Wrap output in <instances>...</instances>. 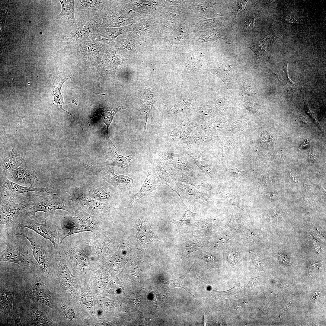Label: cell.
Listing matches in <instances>:
<instances>
[{
    "instance_id": "cell-1",
    "label": "cell",
    "mask_w": 326,
    "mask_h": 326,
    "mask_svg": "<svg viewBox=\"0 0 326 326\" xmlns=\"http://www.w3.org/2000/svg\"><path fill=\"white\" fill-rule=\"evenodd\" d=\"M16 235L23 236L29 241L33 256L39 267L40 274L47 278L50 277L53 273L54 254L52 243L32 230L25 227L18 229Z\"/></svg>"
},
{
    "instance_id": "cell-2",
    "label": "cell",
    "mask_w": 326,
    "mask_h": 326,
    "mask_svg": "<svg viewBox=\"0 0 326 326\" xmlns=\"http://www.w3.org/2000/svg\"><path fill=\"white\" fill-rule=\"evenodd\" d=\"M6 248L0 251V262H8L40 273L39 266L33 256L29 241L20 235L4 240Z\"/></svg>"
},
{
    "instance_id": "cell-3",
    "label": "cell",
    "mask_w": 326,
    "mask_h": 326,
    "mask_svg": "<svg viewBox=\"0 0 326 326\" xmlns=\"http://www.w3.org/2000/svg\"><path fill=\"white\" fill-rule=\"evenodd\" d=\"M45 217L44 223H41L25 215L22 212L16 221L15 226L17 229L23 227L32 230L49 240L54 246L55 252L61 254L62 250L60 238L66 234L67 229H62V220H54L50 218L49 215Z\"/></svg>"
},
{
    "instance_id": "cell-4",
    "label": "cell",
    "mask_w": 326,
    "mask_h": 326,
    "mask_svg": "<svg viewBox=\"0 0 326 326\" xmlns=\"http://www.w3.org/2000/svg\"><path fill=\"white\" fill-rule=\"evenodd\" d=\"M25 194L26 199L32 203V206L24 209L22 213L30 218L37 221L38 217L36 213L42 212L45 213V217L53 213L57 209L65 210L72 214L73 209L66 201L56 194L43 196L31 193Z\"/></svg>"
},
{
    "instance_id": "cell-5",
    "label": "cell",
    "mask_w": 326,
    "mask_h": 326,
    "mask_svg": "<svg viewBox=\"0 0 326 326\" xmlns=\"http://www.w3.org/2000/svg\"><path fill=\"white\" fill-rule=\"evenodd\" d=\"M31 205V202L27 199L17 203L14 200L0 199L1 238L4 240L16 236L15 222L25 208Z\"/></svg>"
},
{
    "instance_id": "cell-6",
    "label": "cell",
    "mask_w": 326,
    "mask_h": 326,
    "mask_svg": "<svg viewBox=\"0 0 326 326\" xmlns=\"http://www.w3.org/2000/svg\"><path fill=\"white\" fill-rule=\"evenodd\" d=\"M75 212L74 216L62 220V229L69 231L61 239V244L65 238L74 234L86 232L94 233L103 229L98 218L87 213L80 206H76Z\"/></svg>"
},
{
    "instance_id": "cell-7",
    "label": "cell",
    "mask_w": 326,
    "mask_h": 326,
    "mask_svg": "<svg viewBox=\"0 0 326 326\" xmlns=\"http://www.w3.org/2000/svg\"><path fill=\"white\" fill-rule=\"evenodd\" d=\"M74 26V29L67 38L68 43L76 46L87 40L101 26L102 19L99 14L82 17Z\"/></svg>"
},
{
    "instance_id": "cell-8",
    "label": "cell",
    "mask_w": 326,
    "mask_h": 326,
    "mask_svg": "<svg viewBox=\"0 0 326 326\" xmlns=\"http://www.w3.org/2000/svg\"><path fill=\"white\" fill-rule=\"evenodd\" d=\"M105 44L87 40L75 46L77 53L85 66L94 67L99 63L106 49Z\"/></svg>"
},
{
    "instance_id": "cell-9",
    "label": "cell",
    "mask_w": 326,
    "mask_h": 326,
    "mask_svg": "<svg viewBox=\"0 0 326 326\" xmlns=\"http://www.w3.org/2000/svg\"><path fill=\"white\" fill-rule=\"evenodd\" d=\"M35 273L31 286L25 292V294L33 302L46 306L53 310L56 306L54 295L46 287L39 275Z\"/></svg>"
},
{
    "instance_id": "cell-10",
    "label": "cell",
    "mask_w": 326,
    "mask_h": 326,
    "mask_svg": "<svg viewBox=\"0 0 326 326\" xmlns=\"http://www.w3.org/2000/svg\"><path fill=\"white\" fill-rule=\"evenodd\" d=\"M44 192L53 194L55 191L52 186L44 188H36L32 186L27 187L21 186L9 180L5 176L0 175V194L5 193L7 200H14L21 193L30 192Z\"/></svg>"
},
{
    "instance_id": "cell-11",
    "label": "cell",
    "mask_w": 326,
    "mask_h": 326,
    "mask_svg": "<svg viewBox=\"0 0 326 326\" xmlns=\"http://www.w3.org/2000/svg\"><path fill=\"white\" fill-rule=\"evenodd\" d=\"M100 15L102 19L101 26L116 28L127 25L131 22L130 18L125 15V13L117 7L106 6Z\"/></svg>"
},
{
    "instance_id": "cell-12",
    "label": "cell",
    "mask_w": 326,
    "mask_h": 326,
    "mask_svg": "<svg viewBox=\"0 0 326 326\" xmlns=\"http://www.w3.org/2000/svg\"><path fill=\"white\" fill-rule=\"evenodd\" d=\"M125 32L123 27L111 28L100 26L87 40L105 43L110 46L115 44V40L117 37Z\"/></svg>"
},
{
    "instance_id": "cell-13",
    "label": "cell",
    "mask_w": 326,
    "mask_h": 326,
    "mask_svg": "<svg viewBox=\"0 0 326 326\" xmlns=\"http://www.w3.org/2000/svg\"><path fill=\"white\" fill-rule=\"evenodd\" d=\"M157 178L154 168L149 165L147 177L140 190L133 196L132 204L136 203L143 197L150 196L154 193L157 188Z\"/></svg>"
},
{
    "instance_id": "cell-14",
    "label": "cell",
    "mask_w": 326,
    "mask_h": 326,
    "mask_svg": "<svg viewBox=\"0 0 326 326\" xmlns=\"http://www.w3.org/2000/svg\"><path fill=\"white\" fill-rule=\"evenodd\" d=\"M7 176H8L10 180L18 184H29L33 186L38 181L35 171L27 170L23 166L14 170Z\"/></svg>"
},
{
    "instance_id": "cell-15",
    "label": "cell",
    "mask_w": 326,
    "mask_h": 326,
    "mask_svg": "<svg viewBox=\"0 0 326 326\" xmlns=\"http://www.w3.org/2000/svg\"><path fill=\"white\" fill-rule=\"evenodd\" d=\"M123 106L109 104L102 108H98L92 113L90 119L95 117L100 118L107 127V133L108 139L111 145L115 147L110 139L108 133V128L115 115L120 110L124 109Z\"/></svg>"
},
{
    "instance_id": "cell-16",
    "label": "cell",
    "mask_w": 326,
    "mask_h": 326,
    "mask_svg": "<svg viewBox=\"0 0 326 326\" xmlns=\"http://www.w3.org/2000/svg\"><path fill=\"white\" fill-rule=\"evenodd\" d=\"M103 0H75V12L85 13L86 16L100 14L106 7Z\"/></svg>"
},
{
    "instance_id": "cell-17",
    "label": "cell",
    "mask_w": 326,
    "mask_h": 326,
    "mask_svg": "<svg viewBox=\"0 0 326 326\" xmlns=\"http://www.w3.org/2000/svg\"><path fill=\"white\" fill-rule=\"evenodd\" d=\"M78 202L85 206L88 212L98 217L103 215L109 213L111 210V206L96 201L91 198L85 197L82 195L78 196Z\"/></svg>"
},
{
    "instance_id": "cell-18",
    "label": "cell",
    "mask_w": 326,
    "mask_h": 326,
    "mask_svg": "<svg viewBox=\"0 0 326 326\" xmlns=\"http://www.w3.org/2000/svg\"><path fill=\"white\" fill-rule=\"evenodd\" d=\"M14 289L10 288H1L0 310L4 315L13 317L18 312L14 305Z\"/></svg>"
},
{
    "instance_id": "cell-19",
    "label": "cell",
    "mask_w": 326,
    "mask_h": 326,
    "mask_svg": "<svg viewBox=\"0 0 326 326\" xmlns=\"http://www.w3.org/2000/svg\"><path fill=\"white\" fill-rule=\"evenodd\" d=\"M121 58L113 48L106 49L104 53L102 62L98 67L101 72H108L117 69L121 64Z\"/></svg>"
},
{
    "instance_id": "cell-20",
    "label": "cell",
    "mask_w": 326,
    "mask_h": 326,
    "mask_svg": "<svg viewBox=\"0 0 326 326\" xmlns=\"http://www.w3.org/2000/svg\"><path fill=\"white\" fill-rule=\"evenodd\" d=\"M24 159L22 156L12 151L5 155L1 163V175L6 176L14 170L18 168L23 162Z\"/></svg>"
},
{
    "instance_id": "cell-21",
    "label": "cell",
    "mask_w": 326,
    "mask_h": 326,
    "mask_svg": "<svg viewBox=\"0 0 326 326\" xmlns=\"http://www.w3.org/2000/svg\"><path fill=\"white\" fill-rule=\"evenodd\" d=\"M28 313L27 319L28 325L50 326L53 324L47 313L40 309L37 305L32 307Z\"/></svg>"
},
{
    "instance_id": "cell-22",
    "label": "cell",
    "mask_w": 326,
    "mask_h": 326,
    "mask_svg": "<svg viewBox=\"0 0 326 326\" xmlns=\"http://www.w3.org/2000/svg\"><path fill=\"white\" fill-rule=\"evenodd\" d=\"M155 102L154 94L152 89L148 86L143 90L141 95L140 101V105L146 116V120L144 126V130L145 131L146 124L149 118L153 119L152 114V109Z\"/></svg>"
},
{
    "instance_id": "cell-23",
    "label": "cell",
    "mask_w": 326,
    "mask_h": 326,
    "mask_svg": "<svg viewBox=\"0 0 326 326\" xmlns=\"http://www.w3.org/2000/svg\"><path fill=\"white\" fill-rule=\"evenodd\" d=\"M138 238L144 243L150 242L158 238V234L142 218L137 221Z\"/></svg>"
},
{
    "instance_id": "cell-24",
    "label": "cell",
    "mask_w": 326,
    "mask_h": 326,
    "mask_svg": "<svg viewBox=\"0 0 326 326\" xmlns=\"http://www.w3.org/2000/svg\"><path fill=\"white\" fill-rule=\"evenodd\" d=\"M116 148L113 145L109 147V161L110 165L120 168L126 170L129 168V163L133 159L135 155V152L126 156L118 154L115 149Z\"/></svg>"
},
{
    "instance_id": "cell-25",
    "label": "cell",
    "mask_w": 326,
    "mask_h": 326,
    "mask_svg": "<svg viewBox=\"0 0 326 326\" xmlns=\"http://www.w3.org/2000/svg\"><path fill=\"white\" fill-rule=\"evenodd\" d=\"M154 164V170L159 180L167 183H170L173 179V172L165 162L161 160H156Z\"/></svg>"
},
{
    "instance_id": "cell-26",
    "label": "cell",
    "mask_w": 326,
    "mask_h": 326,
    "mask_svg": "<svg viewBox=\"0 0 326 326\" xmlns=\"http://www.w3.org/2000/svg\"><path fill=\"white\" fill-rule=\"evenodd\" d=\"M59 1L62 5V10L59 15V18L74 26L76 22L75 17V0H59Z\"/></svg>"
},
{
    "instance_id": "cell-27",
    "label": "cell",
    "mask_w": 326,
    "mask_h": 326,
    "mask_svg": "<svg viewBox=\"0 0 326 326\" xmlns=\"http://www.w3.org/2000/svg\"><path fill=\"white\" fill-rule=\"evenodd\" d=\"M210 71L222 80L227 89L232 82L233 71L229 64L225 63L220 65L214 69H210Z\"/></svg>"
},
{
    "instance_id": "cell-28",
    "label": "cell",
    "mask_w": 326,
    "mask_h": 326,
    "mask_svg": "<svg viewBox=\"0 0 326 326\" xmlns=\"http://www.w3.org/2000/svg\"><path fill=\"white\" fill-rule=\"evenodd\" d=\"M69 79V78L66 76H62L59 77L55 82L52 90V94L53 95L54 101L56 104L58 105L60 109L67 112L71 116L74 121L80 124L75 119L72 113L65 110L62 108V106L64 104L63 98L62 95L61 90L62 86L64 82Z\"/></svg>"
},
{
    "instance_id": "cell-29",
    "label": "cell",
    "mask_w": 326,
    "mask_h": 326,
    "mask_svg": "<svg viewBox=\"0 0 326 326\" xmlns=\"http://www.w3.org/2000/svg\"><path fill=\"white\" fill-rule=\"evenodd\" d=\"M193 101L190 99H184L173 105H163V110L164 113L168 114H177L188 111L192 108Z\"/></svg>"
},
{
    "instance_id": "cell-30",
    "label": "cell",
    "mask_w": 326,
    "mask_h": 326,
    "mask_svg": "<svg viewBox=\"0 0 326 326\" xmlns=\"http://www.w3.org/2000/svg\"><path fill=\"white\" fill-rule=\"evenodd\" d=\"M271 42L270 35H268L263 40L249 44L248 47L251 49L255 53L257 57L259 58L266 53Z\"/></svg>"
},
{
    "instance_id": "cell-31",
    "label": "cell",
    "mask_w": 326,
    "mask_h": 326,
    "mask_svg": "<svg viewBox=\"0 0 326 326\" xmlns=\"http://www.w3.org/2000/svg\"><path fill=\"white\" fill-rule=\"evenodd\" d=\"M196 217L195 213H193L189 210L186 212L183 218L180 221H175L168 216V221L174 223L179 229H181L189 227L194 221Z\"/></svg>"
},
{
    "instance_id": "cell-32",
    "label": "cell",
    "mask_w": 326,
    "mask_h": 326,
    "mask_svg": "<svg viewBox=\"0 0 326 326\" xmlns=\"http://www.w3.org/2000/svg\"><path fill=\"white\" fill-rule=\"evenodd\" d=\"M109 175L112 181L121 186H130L133 183L134 180L127 175H117L114 171L110 172Z\"/></svg>"
},
{
    "instance_id": "cell-33",
    "label": "cell",
    "mask_w": 326,
    "mask_h": 326,
    "mask_svg": "<svg viewBox=\"0 0 326 326\" xmlns=\"http://www.w3.org/2000/svg\"><path fill=\"white\" fill-rule=\"evenodd\" d=\"M221 196L227 201L232 205L238 207L243 211L244 210V205L242 200L239 197L235 195L230 193L226 192L221 193Z\"/></svg>"
},
{
    "instance_id": "cell-34",
    "label": "cell",
    "mask_w": 326,
    "mask_h": 326,
    "mask_svg": "<svg viewBox=\"0 0 326 326\" xmlns=\"http://www.w3.org/2000/svg\"><path fill=\"white\" fill-rule=\"evenodd\" d=\"M92 196L96 198L102 200H108L110 199L111 194L108 190L101 187L94 188L91 191Z\"/></svg>"
},
{
    "instance_id": "cell-35",
    "label": "cell",
    "mask_w": 326,
    "mask_h": 326,
    "mask_svg": "<svg viewBox=\"0 0 326 326\" xmlns=\"http://www.w3.org/2000/svg\"><path fill=\"white\" fill-rule=\"evenodd\" d=\"M287 63L283 64V70L280 76L276 75V77L285 86L291 87L294 86L295 84L289 78L287 71Z\"/></svg>"
},
{
    "instance_id": "cell-36",
    "label": "cell",
    "mask_w": 326,
    "mask_h": 326,
    "mask_svg": "<svg viewBox=\"0 0 326 326\" xmlns=\"http://www.w3.org/2000/svg\"><path fill=\"white\" fill-rule=\"evenodd\" d=\"M190 268L191 267H190L184 274L180 277L175 279L168 281V284L172 287L181 288L184 289L186 291L191 294L195 299H196L200 304V302L195 296L191 293L190 291H188L187 290L188 289H187L186 286L182 284L181 283L183 280L186 277L187 274L188 273L190 270Z\"/></svg>"
},
{
    "instance_id": "cell-37",
    "label": "cell",
    "mask_w": 326,
    "mask_h": 326,
    "mask_svg": "<svg viewBox=\"0 0 326 326\" xmlns=\"http://www.w3.org/2000/svg\"><path fill=\"white\" fill-rule=\"evenodd\" d=\"M202 247L201 244L198 242H193L186 243L182 250V259L192 252L198 250Z\"/></svg>"
},
{
    "instance_id": "cell-38",
    "label": "cell",
    "mask_w": 326,
    "mask_h": 326,
    "mask_svg": "<svg viewBox=\"0 0 326 326\" xmlns=\"http://www.w3.org/2000/svg\"><path fill=\"white\" fill-rule=\"evenodd\" d=\"M227 172L229 176L236 178L245 176L246 174L244 171L239 170L236 168L232 169H228Z\"/></svg>"
},
{
    "instance_id": "cell-39",
    "label": "cell",
    "mask_w": 326,
    "mask_h": 326,
    "mask_svg": "<svg viewBox=\"0 0 326 326\" xmlns=\"http://www.w3.org/2000/svg\"><path fill=\"white\" fill-rule=\"evenodd\" d=\"M247 2L245 0L237 1L236 2L234 10L235 14L237 15L239 12L245 9Z\"/></svg>"
},
{
    "instance_id": "cell-40",
    "label": "cell",
    "mask_w": 326,
    "mask_h": 326,
    "mask_svg": "<svg viewBox=\"0 0 326 326\" xmlns=\"http://www.w3.org/2000/svg\"><path fill=\"white\" fill-rule=\"evenodd\" d=\"M62 308L66 317L70 319L73 316V313L70 308L65 304L62 305Z\"/></svg>"
},
{
    "instance_id": "cell-41",
    "label": "cell",
    "mask_w": 326,
    "mask_h": 326,
    "mask_svg": "<svg viewBox=\"0 0 326 326\" xmlns=\"http://www.w3.org/2000/svg\"><path fill=\"white\" fill-rule=\"evenodd\" d=\"M229 257L232 262L235 264H237L238 260L237 257V256L235 251H232L229 254Z\"/></svg>"
},
{
    "instance_id": "cell-42",
    "label": "cell",
    "mask_w": 326,
    "mask_h": 326,
    "mask_svg": "<svg viewBox=\"0 0 326 326\" xmlns=\"http://www.w3.org/2000/svg\"><path fill=\"white\" fill-rule=\"evenodd\" d=\"M241 88L242 90L245 93L248 94L252 95L253 92L252 90L250 87L244 85L242 86Z\"/></svg>"
},
{
    "instance_id": "cell-43",
    "label": "cell",
    "mask_w": 326,
    "mask_h": 326,
    "mask_svg": "<svg viewBox=\"0 0 326 326\" xmlns=\"http://www.w3.org/2000/svg\"><path fill=\"white\" fill-rule=\"evenodd\" d=\"M258 282L257 280V277L252 280H251L250 281L249 283L250 287L251 289L254 288L256 287Z\"/></svg>"
},
{
    "instance_id": "cell-44",
    "label": "cell",
    "mask_w": 326,
    "mask_h": 326,
    "mask_svg": "<svg viewBox=\"0 0 326 326\" xmlns=\"http://www.w3.org/2000/svg\"><path fill=\"white\" fill-rule=\"evenodd\" d=\"M304 187L306 190L311 191L313 190L312 186L310 184H305Z\"/></svg>"
},
{
    "instance_id": "cell-45",
    "label": "cell",
    "mask_w": 326,
    "mask_h": 326,
    "mask_svg": "<svg viewBox=\"0 0 326 326\" xmlns=\"http://www.w3.org/2000/svg\"><path fill=\"white\" fill-rule=\"evenodd\" d=\"M309 157L311 159L313 160H315L317 158V156L316 154H312L310 155Z\"/></svg>"
},
{
    "instance_id": "cell-46",
    "label": "cell",
    "mask_w": 326,
    "mask_h": 326,
    "mask_svg": "<svg viewBox=\"0 0 326 326\" xmlns=\"http://www.w3.org/2000/svg\"><path fill=\"white\" fill-rule=\"evenodd\" d=\"M275 195V194H273V193H268L267 194V196L268 197H269L270 198H273Z\"/></svg>"
},
{
    "instance_id": "cell-47",
    "label": "cell",
    "mask_w": 326,
    "mask_h": 326,
    "mask_svg": "<svg viewBox=\"0 0 326 326\" xmlns=\"http://www.w3.org/2000/svg\"><path fill=\"white\" fill-rule=\"evenodd\" d=\"M280 212L276 210L273 213L274 216L276 217H279V216L280 215Z\"/></svg>"
}]
</instances>
